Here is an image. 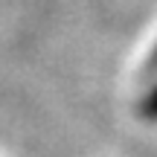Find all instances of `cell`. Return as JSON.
I'll list each match as a JSON object with an SVG mask.
<instances>
[{
	"instance_id": "6da1fadb",
	"label": "cell",
	"mask_w": 157,
	"mask_h": 157,
	"mask_svg": "<svg viewBox=\"0 0 157 157\" xmlns=\"http://www.w3.org/2000/svg\"><path fill=\"white\" fill-rule=\"evenodd\" d=\"M143 113H146L148 119H157V90L146 96V102H143Z\"/></svg>"
}]
</instances>
